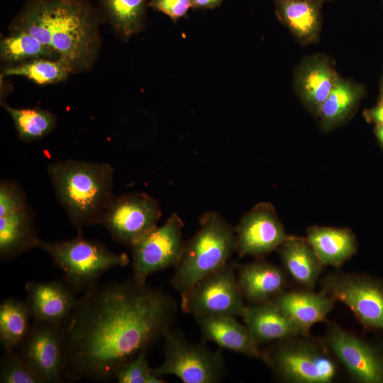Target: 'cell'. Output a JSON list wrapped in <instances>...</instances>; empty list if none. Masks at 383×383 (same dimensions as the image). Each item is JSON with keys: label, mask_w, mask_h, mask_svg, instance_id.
I'll use <instances>...</instances> for the list:
<instances>
[{"label": "cell", "mask_w": 383, "mask_h": 383, "mask_svg": "<svg viewBox=\"0 0 383 383\" xmlns=\"http://www.w3.org/2000/svg\"><path fill=\"white\" fill-rule=\"evenodd\" d=\"M175 301L133 277L87 289L62 325L64 376L106 381L172 330Z\"/></svg>", "instance_id": "cell-1"}, {"label": "cell", "mask_w": 383, "mask_h": 383, "mask_svg": "<svg viewBox=\"0 0 383 383\" xmlns=\"http://www.w3.org/2000/svg\"><path fill=\"white\" fill-rule=\"evenodd\" d=\"M48 173L59 202L79 233L84 226L100 223L115 197L109 164L61 160L50 165Z\"/></svg>", "instance_id": "cell-2"}, {"label": "cell", "mask_w": 383, "mask_h": 383, "mask_svg": "<svg viewBox=\"0 0 383 383\" xmlns=\"http://www.w3.org/2000/svg\"><path fill=\"white\" fill-rule=\"evenodd\" d=\"M52 36V48L73 72L89 69L99 48L102 16L87 0H40Z\"/></svg>", "instance_id": "cell-3"}, {"label": "cell", "mask_w": 383, "mask_h": 383, "mask_svg": "<svg viewBox=\"0 0 383 383\" xmlns=\"http://www.w3.org/2000/svg\"><path fill=\"white\" fill-rule=\"evenodd\" d=\"M199 229L185 244L171 285L181 295L226 265L235 251V229L216 211L204 213Z\"/></svg>", "instance_id": "cell-4"}, {"label": "cell", "mask_w": 383, "mask_h": 383, "mask_svg": "<svg viewBox=\"0 0 383 383\" xmlns=\"http://www.w3.org/2000/svg\"><path fill=\"white\" fill-rule=\"evenodd\" d=\"M262 361L288 383H331L338 373V360L324 340L299 335L275 341Z\"/></svg>", "instance_id": "cell-5"}, {"label": "cell", "mask_w": 383, "mask_h": 383, "mask_svg": "<svg viewBox=\"0 0 383 383\" xmlns=\"http://www.w3.org/2000/svg\"><path fill=\"white\" fill-rule=\"evenodd\" d=\"M39 248L48 254L75 292L89 289L106 271L129 262L127 254L112 252L100 243L85 239L82 233L69 240L41 241Z\"/></svg>", "instance_id": "cell-6"}, {"label": "cell", "mask_w": 383, "mask_h": 383, "mask_svg": "<svg viewBox=\"0 0 383 383\" xmlns=\"http://www.w3.org/2000/svg\"><path fill=\"white\" fill-rule=\"evenodd\" d=\"M165 360L152 369L158 376L173 375L184 383H217L225 374V362L219 351L189 343L179 331L164 338Z\"/></svg>", "instance_id": "cell-7"}, {"label": "cell", "mask_w": 383, "mask_h": 383, "mask_svg": "<svg viewBox=\"0 0 383 383\" xmlns=\"http://www.w3.org/2000/svg\"><path fill=\"white\" fill-rule=\"evenodd\" d=\"M321 289L346 305L367 330L383 332V281L367 274L332 272Z\"/></svg>", "instance_id": "cell-8"}, {"label": "cell", "mask_w": 383, "mask_h": 383, "mask_svg": "<svg viewBox=\"0 0 383 383\" xmlns=\"http://www.w3.org/2000/svg\"><path fill=\"white\" fill-rule=\"evenodd\" d=\"M237 265L228 262L181 295L184 313L196 316H242L245 305L236 277Z\"/></svg>", "instance_id": "cell-9"}, {"label": "cell", "mask_w": 383, "mask_h": 383, "mask_svg": "<svg viewBox=\"0 0 383 383\" xmlns=\"http://www.w3.org/2000/svg\"><path fill=\"white\" fill-rule=\"evenodd\" d=\"M183 226L181 218L172 213L162 226L155 227L131 245L134 279L146 283L150 275L178 265L186 244Z\"/></svg>", "instance_id": "cell-10"}, {"label": "cell", "mask_w": 383, "mask_h": 383, "mask_svg": "<svg viewBox=\"0 0 383 383\" xmlns=\"http://www.w3.org/2000/svg\"><path fill=\"white\" fill-rule=\"evenodd\" d=\"M161 215L155 199L145 193L133 192L114 197L100 224L114 240L131 246L157 226Z\"/></svg>", "instance_id": "cell-11"}, {"label": "cell", "mask_w": 383, "mask_h": 383, "mask_svg": "<svg viewBox=\"0 0 383 383\" xmlns=\"http://www.w3.org/2000/svg\"><path fill=\"white\" fill-rule=\"evenodd\" d=\"M326 344L357 383H383V349L335 323H329Z\"/></svg>", "instance_id": "cell-12"}, {"label": "cell", "mask_w": 383, "mask_h": 383, "mask_svg": "<svg viewBox=\"0 0 383 383\" xmlns=\"http://www.w3.org/2000/svg\"><path fill=\"white\" fill-rule=\"evenodd\" d=\"M235 251L240 257L270 253L288 238L274 206L268 202L254 206L235 229Z\"/></svg>", "instance_id": "cell-13"}, {"label": "cell", "mask_w": 383, "mask_h": 383, "mask_svg": "<svg viewBox=\"0 0 383 383\" xmlns=\"http://www.w3.org/2000/svg\"><path fill=\"white\" fill-rule=\"evenodd\" d=\"M19 354L45 382H59L64 376L62 327L34 321L20 345Z\"/></svg>", "instance_id": "cell-14"}, {"label": "cell", "mask_w": 383, "mask_h": 383, "mask_svg": "<svg viewBox=\"0 0 383 383\" xmlns=\"http://www.w3.org/2000/svg\"><path fill=\"white\" fill-rule=\"evenodd\" d=\"M339 77L328 57L322 54L308 56L296 70L294 90L304 106L317 117Z\"/></svg>", "instance_id": "cell-15"}, {"label": "cell", "mask_w": 383, "mask_h": 383, "mask_svg": "<svg viewBox=\"0 0 383 383\" xmlns=\"http://www.w3.org/2000/svg\"><path fill=\"white\" fill-rule=\"evenodd\" d=\"M25 289L30 317L37 322L62 326L77 301L74 291L65 282H30Z\"/></svg>", "instance_id": "cell-16"}, {"label": "cell", "mask_w": 383, "mask_h": 383, "mask_svg": "<svg viewBox=\"0 0 383 383\" xmlns=\"http://www.w3.org/2000/svg\"><path fill=\"white\" fill-rule=\"evenodd\" d=\"M271 301L306 334L316 323L327 321L335 300L325 291L304 289L284 291Z\"/></svg>", "instance_id": "cell-17"}, {"label": "cell", "mask_w": 383, "mask_h": 383, "mask_svg": "<svg viewBox=\"0 0 383 383\" xmlns=\"http://www.w3.org/2000/svg\"><path fill=\"white\" fill-rule=\"evenodd\" d=\"M259 345L299 335H309L271 301L245 306L241 316Z\"/></svg>", "instance_id": "cell-18"}, {"label": "cell", "mask_w": 383, "mask_h": 383, "mask_svg": "<svg viewBox=\"0 0 383 383\" xmlns=\"http://www.w3.org/2000/svg\"><path fill=\"white\" fill-rule=\"evenodd\" d=\"M204 340L221 348L263 360V352L255 343L246 326L230 316H194Z\"/></svg>", "instance_id": "cell-19"}, {"label": "cell", "mask_w": 383, "mask_h": 383, "mask_svg": "<svg viewBox=\"0 0 383 383\" xmlns=\"http://www.w3.org/2000/svg\"><path fill=\"white\" fill-rule=\"evenodd\" d=\"M238 272L237 279L242 295L251 303L271 301L285 291V272L272 263L250 262L239 267Z\"/></svg>", "instance_id": "cell-20"}, {"label": "cell", "mask_w": 383, "mask_h": 383, "mask_svg": "<svg viewBox=\"0 0 383 383\" xmlns=\"http://www.w3.org/2000/svg\"><path fill=\"white\" fill-rule=\"evenodd\" d=\"M275 14L296 40L305 46L318 41L321 7L312 0H273Z\"/></svg>", "instance_id": "cell-21"}, {"label": "cell", "mask_w": 383, "mask_h": 383, "mask_svg": "<svg viewBox=\"0 0 383 383\" xmlns=\"http://www.w3.org/2000/svg\"><path fill=\"white\" fill-rule=\"evenodd\" d=\"M306 238L324 266L340 268L357 251V238L345 227L313 226Z\"/></svg>", "instance_id": "cell-22"}, {"label": "cell", "mask_w": 383, "mask_h": 383, "mask_svg": "<svg viewBox=\"0 0 383 383\" xmlns=\"http://www.w3.org/2000/svg\"><path fill=\"white\" fill-rule=\"evenodd\" d=\"M277 250L289 276L302 288L313 289L325 266L306 238L289 235Z\"/></svg>", "instance_id": "cell-23"}, {"label": "cell", "mask_w": 383, "mask_h": 383, "mask_svg": "<svg viewBox=\"0 0 383 383\" xmlns=\"http://www.w3.org/2000/svg\"><path fill=\"white\" fill-rule=\"evenodd\" d=\"M365 94L363 84L340 77L317 116L321 128L329 131L347 122L357 111Z\"/></svg>", "instance_id": "cell-24"}, {"label": "cell", "mask_w": 383, "mask_h": 383, "mask_svg": "<svg viewBox=\"0 0 383 383\" xmlns=\"http://www.w3.org/2000/svg\"><path fill=\"white\" fill-rule=\"evenodd\" d=\"M41 240L37 236L33 218L27 206L0 217V255L11 258L31 248H39Z\"/></svg>", "instance_id": "cell-25"}, {"label": "cell", "mask_w": 383, "mask_h": 383, "mask_svg": "<svg viewBox=\"0 0 383 383\" xmlns=\"http://www.w3.org/2000/svg\"><path fill=\"white\" fill-rule=\"evenodd\" d=\"M98 3L102 18L123 40L143 29L148 0H98Z\"/></svg>", "instance_id": "cell-26"}, {"label": "cell", "mask_w": 383, "mask_h": 383, "mask_svg": "<svg viewBox=\"0 0 383 383\" xmlns=\"http://www.w3.org/2000/svg\"><path fill=\"white\" fill-rule=\"evenodd\" d=\"M26 302L6 299L0 305V343L5 353L13 352L27 335L30 326Z\"/></svg>", "instance_id": "cell-27"}, {"label": "cell", "mask_w": 383, "mask_h": 383, "mask_svg": "<svg viewBox=\"0 0 383 383\" xmlns=\"http://www.w3.org/2000/svg\"><path fill=\"white\" fill-rule=\"evenodd\" d=\"M73 70L60 57L38 58L1 70V77L21 76L40 85L55 84L67 79Z\"/></svg>", "instance_id": "cell-28"}, {"label": "cell", "mask_w": 383, "mask_h": 383, "mask_svg": "<svg viewBox=\"0 0 383 383\" xmlns=\"http://www.w3.org/2000/svg\"><path fill=\"white\" fill-rule=\"evenodd\" d=\"M1 61L13 66L38 58H60L54 49L26 33H11L0 43Z\"/></svg>", "instance_id": "cell-29"}, {"label": "cell", "mask_w": 383, "mask_h": 383, "mask_svg": "<svg viewBox=\"0 0 383 383\" xmlns=\"http://www.w3.org/2000/svg\"><path fill=\"white\" fill-rule=\"evenodd\" d=\"M1 106L13 121L18 135L25 142L42 139L55 127L56 117L50 111L38 108L16 109L5 103Z\"/></svg>", "instance_id": "cell-30"}, {"label": "cell", "mask_w": 383, "mask_h": 383, "mask_svg": "<svg viewBox=\"0 0 383 383\" xmlns=\"http://www.w3.org/2000/svg\"><path fill=\"white\" fill-rule=\"evenodd\" d=\"M114 378L119 383H164L148 365L147 350L141 351L135 359L125 362L116 370Z\"/></svg>", "instance_id": "cell-31"}, {"label": "cell", "mask_w": 383, "mask_h": 383, "mask_svg": "<svg viewBox=\"0 0 383 383\" xmlns=\"http://www.w3.org/2000/svg\"><path fill=\"white\" fill-rule=\"evenodd\" d=\"M1 383H43L19 353H5L0 367Z\"/></svg>", "instance_id": "cell-32"}, {"label": "cell", "mask_w": 383, "mask_h": 383, "mask_svg": "<svg viewBox=\"0 0 383 383\" xmlns=\"http://www.w3.org/2000/svg\"><path fill=\"white\" fill-rule=\"evenodd\" d=\"M26 196L14 182L1 180L0 183V217L26 207Z\"/></svg>", "instance_id": "cell-33"}, {"label": "cell", "mask_w": 383, "mask_h": 383, "mask_svg": "<svg viewBox=\"0 0 383 383\" xmlns=\"http://www.w3.org/2000/svg\"><path fill=\"white\" fill-rule=\"evenodd\" d=\"M148 7L165 14L176 23L187 15L192 3L191 0H151Z\"/></svg>", "instance_id": "cell-34"}, {"label": "cell", "mask_w": 383, "mask_h": 383, "mask_svg": "<svg viewBox=\"0 0 383 383\" xmlns=\"http://www.w3.org/2000/svg\"><path fill=\"white\" fill-rule=\"evenodd\" d=\"M363 116L369 123L379 124L383 123V99L372 109L364 111Z\"/></svg>", "instance_id": "cell-35"}, {"label": "cell", "mask_w": 383, "mask_h": 383, "mask_svg": "<svg viewBox=\"0 0 383 383\" xmlns=\"http://www.w3.org/2000/svg\"><path fill=\"white\" fill-rule=\"evenodd\" d=\"M223 0H191L193 9H213L221 6Z\"/></svg>", "instance_id": "cell-36"}, {"label": "cell", "mask_w": 383, "mask_h": 383, "mask_svg": "<svg viewBox=\"0 0 383 383\" xmlns=\"http://www.w3.org/2000/svg\"><path fill=\"white\" fill-rule=\"evenodd\" d=\"M374 133L379 143L383 147V123L376 124Z\"/></svg>", "instance_id": "cell-37"}, {"label": "cell", "mask_w": 383, "mask_h": 383, "mask_svg": "<svg viewBox=\"0 0 383 383\" xmlns=\"http://www.w3.org/2000/svg\"><path fill=\"white\" fill-rule=\"evenodd\" d=\"M379 99H383V77L381 81L380 84V95H379Z\"/></svg>", "instance_id": "cell-38"}, {"label": "cell", "mask_w": 383, "mask_h": 383, "mask_svg": "<svg viewBox=\"0 0 383 383\" xmlns=\"http://www.w3.org/2000/svg\"><path fill=\"white\" fill-rule=\"evenodd\" d=\"M314 2L320 4V5H323V4L326 1H329V0H312Z\"/></svg>", "instance_id": "cell-39"}]
</instances>
